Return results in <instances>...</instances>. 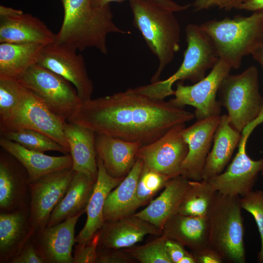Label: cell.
<instances>
[{"label": "cell", "mask_w": 263, "mask_h": 263, "mask_svg": "<svg viewBox=\"0 0 263 263\" xmlns=\"http://www.w3.org/2000/svg\"><path fill=\"white\" fill-rule=\"evenodd\" d=\"M196 263H222L224 260L215 250L207 247L197 251H192Z\"/></svg>", "instance_id": "60d3db41"}, {"label": "cell", "mask_w": 263, "mask_h": 263, "mask_svg": "<svg viewBox=\"0 0 263 263\" xmlns=\"http://www.w3.org/2000/svg\"><path fill=\"white\" fill-rule=\"evenodd\" d=\"M76 51L54 41L45 46L37 63L70 82L84 101L92 98L94 86L88 75L84 59Z\"/></svg>", "instance_id": "4fadbf2b"}, {"label": "cell", "mask_w": 263, "mask_h": 263, "mask_svg": "<svg viewBox=\"0 0 263 263\" xmlns=\"http://www.w3.org/2000/svg\"><path fill=\"white\" fill-rule=\"evenodd\" d=\"M133 23L148 46L157 57L159 65L151 83L158 81L165 67L180 49L181 28L174 12L154 0H129Z\"/></svg>", "instance_id": "7a4b0ae2"}, {"label": "cell", "mask_w": 263, "mask_h": 263, "mask_svg": "<svg viewBox=\"0 0 263 263\" xmlns=\"http://www.w3.org/2000/svg\"><path fill=\"white\" fill-rule=\"evenodd\" d=\"M179 263H196L192 253L188 252L179 262Z\"/></svg>", "instance_id": "f6af8a7d"}, {"label": "cell", "mask_w": 263, "mask_h": 263, "mask_svg": "<svg viewBox=\"0 0 263 263\" xmlns=\"http://www.w3.org/2000/svg\"><path fill=\"white\" fill-rule=\"evenodd\" d=\"M17 79L67 121L76 113L82 102L70 82L37 63L29 67Z\"/></svg>", "instance_id": "52a82bcc"}, {"label": "cell", "mask_w": 263, "mask_h": 263, "mask_svg": "<svg viewBox=\"0 0 263 263\" xmlns=\"http://www.w3.org/2000/svg\"><path fill=\"white\" fill-rule=\"evenodd\" d=\"M24 86L15 78H0V121L6 119L15 109Z\"/></svg>", "instance_id": "836d02e7"}, {"label": "cell", "mask_w": 263, "mask_h": 263, "mask_svg": "<svg viewBox=\"0 0 263 263\" xmlns=\"http://www.w3.org/2000/svg\"><path fill=\"white\" fill-rule=\"evenodd\" d=\"M217 192L207 180H190L178 213L188 216H207Z\"/></svg>", "instance_id": "f546056e"}, {"label": "cell", "mask_w": 263, "mask_h": 263, "mask_svg": "<svg viewBox=\"0 0 263 263\" xmlns=\"http://www.w3.org/2000/svg\"><path fill=\"white\" fill-rule=\"evenodd\" d=\"M30 180L22 165L1 148L0 151V209L8 212L25 205Z\"/></svg>", "instance_id": "e0dca14e"}, {"label": "cell", "mask_w": 263, "mask_h": 263, "mask_svg": "<svg viewBox=\"0 0 263 263\" xmlns=\"http://www.w3.org/2000/svg\"><path fill=\"white\" fill-rule=\"evenodd\" d=\"M82 210L62 222L34 232L31 240L44 263H73L75 226Z\"/></svg>", "instance_id": "9a60e30c"}, {"label": "cell", "mask_w": 263, "mask_h": 263, "mask_svg": "<svg viewBox=\"0 0 263 263\" xmlns=\"http://www.w3.org/2000/svg\"><path fill=\"white\" fill-rule=\"evenodd\" d=\"M240 203L242 208L250 213L256 222L261 238L257 259L259 263H263V190H252L240 197Z\"/></svg>", "instance_id": "e575fe53"}, {"label": "cell", "mask_w": 263, "mask_h": 263, "mask_svg": "<svg viewBox=\"0 0 263 263\" xmlns=\"http://www.w3.org/2000/svg\"><path fill=\"white\" fill-rule=\"evenodd\" d=\"M185 35L187 47L176 72L165 80L133 88L135 92L150 98L163 100L174 94L172 85L175 82L188 80L194 84L206 76L207 71L212 69L220 58L213 42L200 25L188 24Z\"/></svg>", "instance_id": "3957f363"}, {"label": "cell", "mask_w": 263, "mask_h": 263, "mask_svg": "<svg viewBox=\"0 0 263 263\" xmlns=\"http://www.w3.org/2000/svg\"><path fill=\"white\" fill-rule=\"evenodd\" d=\"M167 240L162 234L144 244L125 249L136 261L141 263H172L166 252Z\"/></svg>", "instance_id": "d6a6232c"}, {"label": "cell", "mask_w": 263, "mask_h": 263, "mask_svg": "<svg viewBox=\"0 0 263 263\" xmlns=\"http://www.w3.org/2000/svg\"><path fill=\"white\" fill-rule=\"evenodd\" d=\"M217 95L220 105L227 111L231 125L241 132L263 110L257 67L250 66L240 74H228L222 81Z\"/></svg>", "instance_id": "8992f818"}, {"label": "cell", "mask_w": 263, "mask_h": 263, "mask_svg": "<svg viewBox=\"0 0 263 263\" xmlns=\"http://www.w3.org/2000/svg\"><path fill=\"white\" fill-rule=\"evenodd\" d=\"M237 9L252 12L263 10V0H249L239 6Z\"/></svg>", "instance_id": "7bdbcfd3"}, {"label": "cell", "mask_w": 263, "mask_h": 263, "mask_svg": "<svg viewBox=\"0 0 263 263\" xmlns=\"http://www.w3.org/2000/svg\"><path fill=\"white\" fill-rule=\"evenodd\" d=\"M96 181L83 173L75 171L66 194L53 209L47 226L56 225L86 210Z\"/></svg>", "instance_id": "4316f807"}, {"label": "cell", "mask_w": 263, "mask_h": 263, "mask_svg": "<svg viewBox=\"0 0 263 263\" xmlns=\"http://www.w3.org/2000/svg\"><path fill=\"white\" fill-rule=\"evenodd\" d=\"M34 234L29 206L0 214V262L9 263Z\"/></svg>", "instance_id": "ffe728a7"}, {"label": "cell", "mask_w": 263, "mask_h": 263, "mask_svg": "<svg viewBox=\"0 0 263 263\" xmlns=\"http://www.w3.org/2000/svg\"><path fill=\"white\" fill-rule=\"evenodd\" d=\"M167 255L172 263H179L180 260L188 252L181 244L168 239L166 243Z\"/></svg>", "instance_id": "b9f144b4"}, {"label": "cell", "mask_w": 263, "mask_h": 263, "mask_svg": "<svg viewBox=\"0 0 263 263\" xmlns=\"http://www.w3.org/2000/svg\"><path fill=\"white\" fill-rule=\"evenodd\" d=\"M56 34L38 18L21 10L0 6V43L48 44Z\"/></svg>", "instance_id": "2e32d148"}, {"label": "cell", "mask_w": 263, "mask_h": 263, "mask_svg": "<svg viewBox=\"0 0 263 263\" xmlns=\"http://www.w3.org/2000/svg\"><path fill=\"white\" fill-rule=\"evenodd\" d=\"M75 171L72 168L47 174L29 184V216L33 231L47 226L51 214L66 194Z\"/></svg>", "instance_id": "8fae6325"}, {"label": "cell", "mask_w": 263, "mask_h": 263, "mask_svg": "<svg viewBox=\"0 0 263 263\" xmlns=\"http://www.w3.org/2000/svg\"><path fill=\"white\" fill-rule=\"evenodd\" d=\"M97 177L92 195L86 207V223L75 237L76 243H86L103 226V210L110 192L124 178L112 177L106 171L101 159L97 156Z\"/></svg>", "instance_id": "603a6c76"}, {"label": "cell", "mask_w": 263, "mask_h": 263, "mask_svg": "<svg viewBox=\"0 0 263 263\" xmlns=\"http://www.w3.org/2000/svg\"><path fill=\"white\" fill-rule=\"evenodd\" d=\"M231 69L227 62L220 58L210 73L199 82L185 85L182 81H178L175 97L170 101L177 105L194 107L197 120L220 115L221 106L216 96L222 81Z\"/></svg>", "instance_id": "30bf717a"}, {"label": "cell", "mask_w": 263, "mask_h": 263, "mask_svg": "<svg viewBox=\"0 0 263 263\" xmlns=\"http://www.w3.org/2000/svg\"><path fill=\"white\" fill-rule=\"evenodd\" d=\"M135 261L125 249L97 248L95 263H132Z\"/></svg>", "instance_id": "8d00e7d4"}, {"label": "cell", "mask_w": 263, "mask_h": 263, "mask_svg": "<svg viewBox=\"0 0 263 263\" xmlns=\"http://www.w3.org/2000/svg\"><path fill=\"white\" fill-rule=\"evenodd\" d=\"M211 39L219 58L238 69L243 58L263 41V10L248 16L212 19L200 25Z\"/></svg>", "instance_id": "277c9868"}, {"label": "cell", "mask_w": 263, "mask_h": 263, "mask_svg": "<svg viewBox=\"0 0 263 263\" xmlns=\"http://www.w3.org/2000/svg\"><path fill=\"white\" fill-rule=\"evenodd\" d=\"M168 239L197 251L209 247V224L207 216L199 217L177 213L171 217L162 229Z\"/></svg>", "instance_id": "d4e9b609"}, {"label": "cell", "mask_w": 263, "mask_h": 263, "mask_svg": "<svg viewBox=\"0 0 263 263\" xmlns=\"http://www.w3.org/2000/svg\"><path fill=\"white\" fill-rule=\"evenodd\" d=\"M9 263H44V262L38 253L31 239Z\"/></svg>", "instance_id": "f35d334b"}, {"label": "cell", "mask_w": 263, "mask_h": 263, "mask_svg": "<svg viewBox=\"0 0 263 263\" xmlns=\"http://www.w3.org/2000/svg\"><path fill=\"white\" fill-rule=\"evenodd\" d=\"M262 122L263 116L260 115L244 128L241 132L238 152L227 169L207 180L219 193L241 197L252 190L259 173L263 169V157L257 160L250 158L246 145L251 133Z\"/></svg>", "instance_id": "9c48e42d"}, {"label": "cell", "mask_w": 263, "mask_h": 263, "mask_svg": "<svg viewBox=\"0 0 263 263\" xmlns=\"http://www.w3.org/2000/svg\"><path fill=\"white\" fill-rule=\"evenodd\" d=\"M99 230L86 243H76L74 251L73 263H95Z\"/></svg>", "instance_id": "d590c367"}, {"label": "cell", "mask_w": 263, "mask_h": 263, "mask_svg": "<svg viewBox=\"0 0 263 263\" xmlns=\"http://www.w3.org/2000/svg\"><path fill=\"white\" fill-rule=\"evenodd\" d=\"M46 44H0V78L17 79L29 67L37 63Z\"/></svg>", "instance_id": "83f0119b"}, {"label": "cell", "mask_w": 263, "mask_h": 263, "mask_svg": "<svg viewBox=\"0 0 263 263\" xmlns=\"http://www.w3.org/2000/svg\"><path fill=\"white\" fill-rule=\"evenodd\" d=\"M241 133L231 125L227 114L221 115L213 137V146L204 167L202 180H207L222 172L238 146Z\"/></svg>", "instance_id": "484cf974"}, {"label": "cell", "mask_w": 263, "mask_h": 263, "mask_svg": "<svg viewBox=\"0 0 263 263\" xmlns=\"http://www.w3.org/2000/svg\"><path fill=\"white\" fill-rule=\"evenodd\" d=\"M66 121L24 87L14 110L6 119L0 121V134L22 129L35 130L50 137L70 151L64 132Z\"/></svg>", "instance_id": "ba28073f"}, {"label": "cell", "mask_w": 263, "mask_h": 263, "mask_svg": "<svg viewBox=\"0 0 263 263\" xmlns=\"http://www.w3.org/2000/svg\"><path fill=\"white\" fill-rule=\"evenodd\" d=\"M162 234V229L133 214L105 222L99 230L98 248L125 249L134 246L146 235Z\"/></svg>", "instance_id": "ac0fdd59"}, {"label": "cell", "mask_w": 263, "mask_h": 263, "mask_svg": "<svg viewBox=\"0 0 263 263\" xmlns=\"http://www.w3.org/2000/svg\"><path fill=\"white\" fill-rule=\"evenodd\" d=\"M125 0H91V3L94 7H103L110 4L112 2H121ZM164 8L174 12H178L188 9L191 4H180L172 0H154Z\"/></svg>", "instance_id": "ab89813d"}, {"label": "cell", "mask_w": 263, "mask_h": 263, "mask_svg": "<svg viewBox=\"0 0 263 263\" xmlns=\"http://www.w3.org/2000/svg\"><path fill=\"white\" fill-rule=\"evenodd\" d=\"M169 179L167 176L143 166L133 199L126 216L134 214L138 208L150 203L155 194L164 188Z\"/></svg>", "instance_id": "4dcf8cb0"}, {"label": "cell", "mask_w": 263, "mask_h": 263, "mask_svg": "<svg viewBox=\"0 0 263 263\" xmlns=\"http://www.w3.org/2000/svg\"><path fill=\"white\" fill-rule=\"evenodd\" d=\"M0 137L15 142L30 150L44 152L56 151L67 154L68 150L47 135L33 130L22 129L0 134Z\"/></svg>", "instance_id": "1f68e13d"}, {"label": "cell", "mask_w": 263, "mask_h": 263, "mask_svg": "<svg viewBox=\"0 0 263 263\" xmlns=\"http://www.w3.org/2000/svg\"><path fill=\"white\" fill-rule=\"evenodd\" d=\"M185 124L176 125L154 142L142 145L136 159L146 167L170 179L180 175V168L188 150L183 136Z\"/></svg>", "instance_id": "7c38bea8"}, {"label": "cell", "mask_w": 263, "mask_h": 263, "mask_svg": "<svg viewBox=\"0 0 263 263\" xmlns=\"http://www.w3.org/2000/svg\"><path fill=\"white\" fill-rule=\"evenodd\" d=\"M261 174L262 175H263V169L262 170V171L261 172Z\"/></svg>", "instance_id": "bcb514c9"}, {"label": "cell", "mask_w": 263, "mask_h": 263, "mask_svg": "<svg viewBox=\"0 0 263 263\" xmlns=\"http://www.w3.org/2000/svg\"><path fill=\"white\" fill-rule=\"evenodd\" d=\"M240 199V196L225 195L217 192L207 215L209 247L227 263L246 262Z\"/></svg>", "instance_id": "5b68a950"}, {"label": "cell", "mask_w": 263, "mask_h": 263, "mask_svg": "<svg viewBox=\"0 0 263 263\" xmlns=\"http://www.w3.org/2000/svg\"><path fill=\"white\" fill-rule=\"evenodd\" d=\"M189 182L190 180L181 175L171 178L156 198L134 214L162 230L167 221L178 212Z\"/></svg>", "instance_id": "44dd1931"}, {"label": "cell", "mask_w": 263, "mask_h": 263, "mask_svg": "<svg viewBox=\"0 0 263 263\" xmlns=\"http://www.w3.org/2000/svg\"><path fill=\"white\" fill-rule=\"evenodd\" d=\"M64 132L72 158L73 169L96 180L95 132L87 127L70 121H66Z\"/></svg>", "instance_id": "7402d4cb"}, {"label": "cell", "mask_w": 263, "mask_h": 263, "mask_svg": "<svg viewBox=\"0 0 263 263\" xmlns=\"http://www.w3.org/2000/svg\"><path fill=\"white\" fill-rule=\"evenodd\" d=\"M141 144L95 133L97 156L112 177L124 178L133 167Z\"/></svg>", "instance_id": "d6986e66"}, {"label": "cell", "mask_w": 263, "mask_h": 263, "mask_svg": "<svg viewBox=\"0 0 263 263\" xmlns=\"http://www.w3.org/2000/svg\"><path fill=\"white\" fill-rule=\"evenodd\" d=\"M221 118L219 115L197 120L184 128L182 134L188 150L181 165L180 175L190 180H202L206 161Z\"/></svg>", "instance_id": "5bb4252c"}, {"label": "cell", "mask_w": 263, "mask_h": 263, "mask_svg": "<svg viewBox=\"0 0 263 263\" xmlns=\"http://www.w3.org/2000/svg\"><path fill=\"white\" fill-rule=\"evenodd\" d=\"M195 117L184 107L170 100L149 98L130 88L112 95L82 101L67 121L95 133L142 145L156 140L173 127Z\"/></svg>", "instance_id": "6da1fadb"}, {"label": "cell", "mask_w": 263, "mask_h": 263, "mask_svg": "<svg viewBox=\"0 0 263 263\" xmlns=\"http://www.w3.org/2000/svg\"><path fill=\"white\" fill-rule=\"evenodd\" d=\"M0 146L22 165L28 174L30 183L47 174L72 168L73 161L70 154L60 156L48 155L28 150L2 137L0 138Z\"/></svg>", "instance_id": "cb8c5ba5"}, {"label": "cell", "mask_w": 263, "mask_h": 263, "mask_svg": "<svg viewBox=\"0 0 263 263\" xmlns=\"http://www.w3.org/2000/svg\"><path fill=\"white\" fill-rule=\"evenodd\" d=\"M144 164L139 159L136 161L128 174L113 188L107 197L103 210L104 222L114 220L125 216L135 192Z\"/></svg>", "instance_id": "f1b7e54d"}, {"label": "cell", "mask_w": 263, "mask_h": 263, "mask_svg": "<svg viewBox=\"0 0 263 263\" xmlns=\"http://www.w3.org/2000/svg\"><path fill=\"white\" fill-rule=\"evenodd\" d=\"M250 55L263 69V41L254 47L250 53Z\"/></svg>", "instance_id": "ee69618b"}, {"label": "cell", "mask_w": 263, "mask_h": 263, "mask_svg": "<svg viewBox=\"0 0 263 263\" xmlns=\"http://www.w3.org/2000/svg\"><path fill=\"white\" fill-rule=\"evenodd\" d=\"M249 0H193L192 6L195 11L212 8L225 11L237 9L239 6Z\"/></svg>", "instance_id": "74e56055"}]
</instances>
